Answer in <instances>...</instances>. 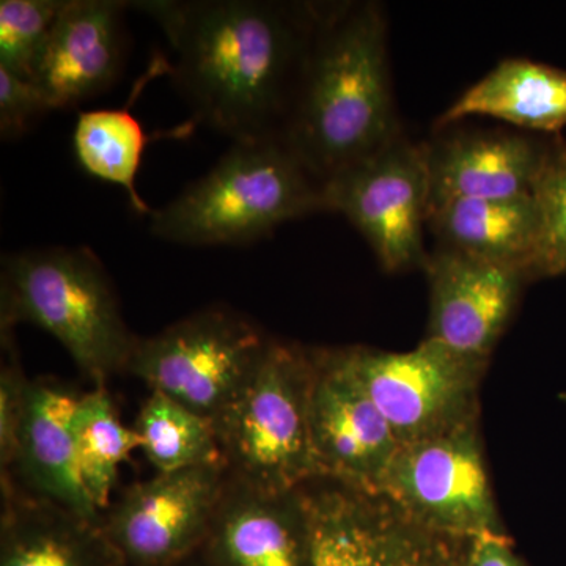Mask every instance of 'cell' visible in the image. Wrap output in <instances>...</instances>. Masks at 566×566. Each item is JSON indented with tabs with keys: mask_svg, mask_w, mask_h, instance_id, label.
<instances>
[{
	"mask_svg": "<svg viewBox=\"0 0 566 566\" xmlns=\"http://www.w3.org/2000/svg\"><path fill=\"white\" fill-rule=\"evenodd\" d=\"M324 210L363 234L386 273L423 268L431 203L427 144L405 134L323 186Z\"/></svg>",
	"mask_w": 566,
	"mask_h": 566,
	"instance_id": "9",
	"label": "cell"
},
{
	"mask_svg": "<svg viewBox=\"0 0 566 566\" xmlns=\"http://www.w3.org/2000/svg\"><path fill=\"white\" fill-rule=\"evenodd\" d=\"M50 111V103L35 82L0 66V136L3 140L18 139L36 118Z\"/></svg>",
	"mask_w": 566,
	"mask_h": 566,
	"instance_id": "27",
	"label": "cell"
},
{
	"mask_svg": "<svg viewBox=\"0 0 566 566\" xmlns=\"http://www.w3.org/2000/svg\"><path fill=\"white\" fill-rule=\"evenodd\" d=\"M0 566H125L104 534L62 506L22 494H3Z\"/></svg>",
	"mask_w": 566,
	"mask_h": 566,
	"instance_id": "18",
	"label": "cell"
},
{
	"mask_svg": "<svg viewBox=\"0 0 566 566\" xmlns=\"http://www.w3.org/2000/svg\"><path fill=\"white\" fill-rule=\"evenodd\" d=\"M422 270L430 285L424 338L488 363L531 279L516 268L444 245L428 252Z\"/></svg>",
	"mask_w": 566,
	"mask_h": 566,
	"instance_id": "13",
	"label": "cell"
},
{
	"mask_svg": "<svg viewBox=\"0 0 566 566\" xmlns=\"http://www.w3.org/2000/svg\"><path fill=\"white\" fill-rule=\"evenodd\" d=\"M203 546L208 566H312L303 488L275 493L229 475Z\"/></svg>",
	"mask_w": 566,
	"mask_h": 566,
	"instance_id": "15",
	"label": "cell"
},
{
	"mask_svg": "<svg viewBox=\"0 0 566 566\" xmlns=\"http://www.w3.org/2000/svg\"><path fill=\"white\" fill-rule=\"evenodd\" d=\"M134 431L140 450L158 472L223 463L214 424L172 398L151 392L137 416Z\"/></svg>",
	"mask_w": 566,
	"mask_h": 566,
	"instance_id": "23",
	"label": "cell"
},
{
	"mask_svg": "<svg viewBox=\"0 0 566 566\" xmlns=\"http://www.w3.org/2000/svg\"><path fill=\"white\" fill-rule=\"evenodd\" d=\"M226 464L158 472L129 486L102 527L125 566H172L203 546L226 490Z\"/></svg>",
	"mask_w": 566,
	"mask_h": 566,
	"instance_id": "11",
	"label": "cell"
},
{
	"mask_svg": "<svg viewBox=\"0 0 566 566\" xmlns=\"http://www.w3.org/2000/svg\"><path fill=\"white\" fill-rule=\"evenodd\" d=\"M175 54L169 74L196 123L232 142L281 139L318 7L271 0L129 2Z\"/></svg>",
	"mask_w": 566,
	"mask_h": 566,
	"instance_id": "1",
	"label": "cell"
},
{
	"mask_svg": "<svg viewBox=\"0 0 566 566\" xmlns=\"http://www.w3.org/2000/svg\"><path fill=\"white\" fill-rule=\"evenodd\" d=\"M534 197L542 216L534 279L566 274V144H551Z\"/></svg>",
	"mask_w": 566,
	"mask_h": 566,
	"instance_id": "25",
	"label": "cell"
},
{
	"mask_svg": "<svg viewBox=\"0 0 566 566\" xmlns=\"http://www.w3.org/2000/svg\"><path fill=\"white\" fill-rule=\"evenodd\" d=\"M128 9L118 0H65L32 77L52 111L87 102L117 80Z\"/></svg>",
	"mask_w": 566,
	"mask_h": 566,
	"instance_id": "14",
	"label": "cell"
},
{
	"mask_svg": "<svg viewBox=\"0 0 566 566\" xmlns=\"http://www.w3.org/2000/svg\"><path fill=\"white\" fill-rule=\"evenodd\" d=\"M73 434L82 483L104 513L111 505L118 468L133 450L140 449V438L134 428L122 422L103 386L81 394L73 417Z\"/></svg>",
	"mask_w": 566,
	"mask_h": 566,
	"instance_id": "22",
	"label": "cell"
},
{
	"mask_svg": "<svg viewBox=\"0 0 566 566\" xmlns=\"http://www.w3.org/2000/svg\"><path fill=\"white\" fill-rule=\"evenodd\" d=\"M349 370L385 416L400 446L424 441L479 420L486 360L471 359L423 338L411 352L338 348Z\"/></svg>",
	"mask_w": 566,
	"mask_h": 566,
	"instance_id": "7",
	"label": "cell"
},
{
	"mask_svg": "<svg viewBox=\"0 0 566 566\" xmlns=\"http://www.w3.org/2000/svg\"><path fill=\"white\" fill-rule=\"evenodd\" d=\"M3 360L0 371V469H2V486L10 482L11 469L17 457L18 438H20L22 419H24L25 401H28L31 381L25 378L17 349L11 340V331L2 333Z\"/></svg>",
	"mask_w": 566,
	"mask_h": 566,
	"instance_id": "26",
	"label": "cell"
},
{
	"mask_svg": "<svg viewBox=\"0 0 566 566\" xmlns=\"http://www.w3.org/2000/svg\"><path fill=\"white\" fill-rule=\"evenodd\" d=\"M376 494L424 528L475 539L505 535L479 420L401 446Z\"/></svg>",
	"mask_w": 566,
	"mask_h": 566,
	"instance_id": "8",
	"label": "cell"
},
{
	"mask_svg": "<svg viewBox=\"0 0 566 566\" xmlns=\"http://www.w3.org/2000/svg\"><path fill=\"white\" fill-rule=\"evenodd\" d=\"M401 134L385 9L375 2L319 6L283 144L324 186Z\"/></svg>",
	"mask_w": 566,
	"mask_h": 566,
	"instance_id": "2",
	"label": "cell"
},
{
	"mask_svg": "<svg viewBox=\"0 0 566 566\" xmlns=\"http://www.w3.org/2000/svg\"><path fill=\"white\" fill-rule=\"evenodd\" d=\"M428 229L439 245L516 268L535 281L542 216L534 196L449 200L431 208Z\"/></svg>",
	"mask_w": 566,
	"mask_h": 566,
	"instance_id": "19",
	"label": "cell"
},
{
	"mask_svg": "<svg viewBox=\"0 0 566 566\" xmlns=\"http://www.w3.org/2000/svg\"><path fill=\"white\" fill-rule=\"evenodd\" d=\"M312 386L308 348L271 338L243 389L214 422L232 479L275 493L322 479L312 441Z\"/></svg>",
	"mask_w": 566,
	"mask_h": 566,
	"instance_id": "5",
	"label": "cell"
},
{
	"mask_svg": "<svg viewBox=\"0 0 566 566\" xmlns=\"http://www.w3.org/2000/svg\"><path fill=\"white\" fill-rule=\"evenodd\" d=\"M318 211L323 186L282 139L233 142L210 172L153 210L150 232L192 248L243 245Z\"/></svg>",
	"mask_w": 566,
	"mask_h": 566,
	"instance_id": "3",
	"label": "cell"
},
{
	"mask_svg": "<svg viewBox=\"0 0 566 566\" xmlns=\"http://www.w3.org/2000/svg\"><path fill=\"white\" fill-rule=\"evenodd\" d=\"M80 398L55 379L31 381L17 457L2 493H11L21 482L25 494L102 523L103 513L85 490L77 469L73 417Z\"/></svg>",
	"mask_w": 566,
	"mask_h": 566,
	"instance_id": "16",
	"label": "cell"
},
{
	"mask_svg": "<svg viewBox=\"0 0 566 566\" xmlns=\"http://www.w3.org/2000/svg\"><path fill=\"white\" fill-rule=\"evenodd\" d=\"M271 337L232 308L210 307L137 338L126 371L214 424Z\"/></svg>",
	"mask_w": 566,
	"mask_h": 566,
	"instance_id": "6",
	"label": "cell"
},
{
	"mask_svg": "<svg viewBox=\"0 0 566 566\" xmlns=\"http://www.w3.org/2000/svg\"><path fill=\"white\" fill-rule=\"evenodd\" d=\"M303 493L312 566H471L472 539L419 526L382 495L326 479Z\"/></svg>",
	"mask_w": 566,
	"mask_h": 566,
	"instance_id": "10",
	"label": "cell"
},
{
	"mask_svg": "<svg viewBox=\"0 0 566 566\" xmlns=\"http://www.w3.org/2000/svg\"><path fill=\"white\" fill-rule=\"evenodd\" d=\"M549 147L512 132H458L427 142L430 210L457 199L534 196Z\"/></svg>",
	"mask_w": 566,
	"mask_h": 566,
	"instance_id": "17",
	"label": "cell"
},
{
	"mask_svg": "<svg viewBox=\"0 0 566 566\" xmlns=\"http://www.w3.org/2000/svg\"><path fill=\"white\" fill-rule=\"evenodd\" d=\"M65 0H2L0 2V66L32 80L52 25Z\"/></svg>",
	"mask_w": 566,
	"mask_h": 566,
	"instance_id": "24",
	"label": "cell"
},
{
	"mask_svg": "<svg viewBox=\"0 0 566 566\" xmlns=\"http://www.w3.org/2000/svg\"><path fill=\"white\" fill-rule=\"evenodd\" d=\"M21 323L46 331L82 375L103 386L126 371L137 338L103 263L88 248L7 253L0 274V327Z\"/></svg>",
	"mask_w": 566,
	"mask_h": 566,
	"instance_id": "4",
	"label": "cell"
},
{
	"mask_svg": "<svg viewBox=\"0 0 566 566\" xmlns=\"http://www.w3.org/2000/svg\"><path fill=\"white\" fill-rule=\"evenodd\" d=\"M471 566H526L513 551L506 535H485L472 539Z\"/></svg>",
	"mask_w": 566,
	"mask_h": 566,
	"instance_id": "28",
	"label": "cell"
},
{
	"mask_svg": "<svg viewBox=\"0 0 566 566\" xmlns=\"http://www.w3.org/2000/svg\"><path fill=\"white\" fill-rule=\"evenodd\" d=\"M193 125L185 123L172 132L148 136L132 107L80 112L74 125L73 147L82 169L92 177L122 186L137 214L151 216V208L136 188L142 156L156 137H182Z\"/></svg>",
	"mask_w": 566,
	"mask_h": 566,
	"instance_id": "21",
	"label": "cell"
},
{
	"mask_svg": "<svg viewBox=\"0 0 566 566\" xmlns=\"http://www.w3.org/2000/svg\"><path fill=\"white\" fill-rule=\"evenodd\" d=\"M472 115L528 132L558 133L566 126V71L526 59H506L468 88L436 126L447 128Z\"/></svg>",
	"mask_w": 566,
	"mask_h": 566,
	"instance_id": "20",
	"label": "cell"
},
{
	"mask_svg": "<svg viewBox=\"0 0 566 566\" xmlns=\"http://www.w3.org/2000/svg\"><path fill=\"white\" fill-rule=\"evenodd\" d=\"M311 430L322 479L376 494L400 442L338 348H308Z\"/></svg>",
	"mask_w": 566,
	"mask_h": 566,
	"instance_id": "12",
	"label": "cell"
}]
</instances>
